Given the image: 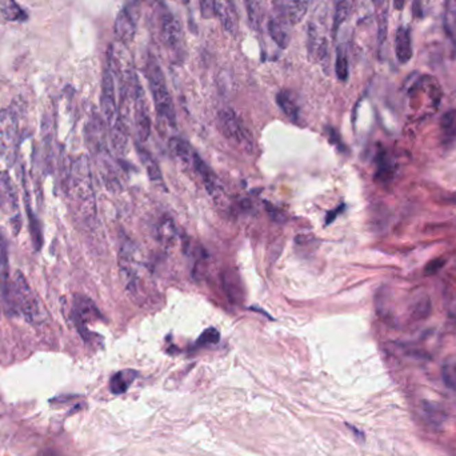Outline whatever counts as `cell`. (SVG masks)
Segmentation results:
<instances>
[{"label": "cell", "instance_id": "6da1fadb", "mask_svg": "<svg viewBox=\"0 0 456 456\" xmlns=\"http://www.w3.org/2000/svg\"><path fill=\"white\" fill-rule=\"evenodd\" d=\"M66 193L75 223L82 228L91 230L95 226L97 210L93 173L87 156H79L72 163L66 182Z\"/></svg>", "mask_w": 456, "mask_h": 456}, {"label": "cell", "instance_id": "7a4b0ae2", "mask_svg": "<svg viewBox=\"0 0 456 456\" xmlns=\"http://www.w3.org/2000/svg\"><path fill=\"white\" fill-rule=\"evenodd\" d=\"M145 75H147L151 94L154 97V104H155L158 117L160 119L165 120L171 127H175L176 114H175L173 101L168 91L165 73L152 55H149V58H148V62L145 66Z\"/></svg>", "mask_w": 456, "mask_h": 456}, {"label": "cell", "instance_id": "3957f363", "mask_svg": "<svg viewBox=\"0 0 456 456\" xmlns=\"http://www.w3.org/2000/svg\"><path fill=\"white\" fill-rule=\"evenodd\" d=\"M14 302L16 312H21L28 323L40 324L47 319L45 306L21 271L14 275Z\"/></svg>", "mask_w": 456, "mask_h": 456}, {"label": "cell", "instance_id": "277c9868", "mask_svg": "<svg viewBox=\"0 0 456 456\" xmlns=\"http://www.w3.org/2000/svg\"><path fill=\"white\" fill-rule=\"evenodd\" d=\"M159 36L163 47L166 48L169 58L173 62H180L184 59L186 46L183 27L179 19L163 4L160 5L159 11Z\"/></svg>", "mask_w": 456, "mask_h": 456}, {"label": "cell", "instance_id": "5b68a950", "mask_svg": "<svg viewBox=\"0 0 456 456\" xmlns=\"http://www.w3.org/2000/svg\"><path fill=\"white\" fill-rule=\"evenodd\" d=\"M19 115L14 108L0 110V160L12 166L19 147Z\"/></svg>", "mask_w": 456, "mask_h": 456}, {"label": "cell", "instance_id": "8992f818", "mask_svg": "<svg viewBox=\"0 0 456 456\" xmlns=\"http://www.w3.org/2000/svg\"><path fill=\"white\" fill-rule=\"evenodd\" d=\"M217 127L221 135L245 152L252 154L255 144L251 132L247 130L239 117L230 108H224L217 114Z\"/></svg>", "mask_w": 456, "mask_h": 456}, {"label": "cell", "instance_id": "52a82bcc", "mask_svg": "<svg viewBox=\"0 0 456 456\" xmlns=\"http://www.w3.org/2000/svg\"><path fill=\"white\" fill-rule=\"evenodd\" d=\"M132 110H134V121L138 138L142 142H145L151 134V118L148 114L143 90L138 77H135L132 84Z\"/></svg>", "mask_w": 456, "mask_h": 456}, {"label": "cell", "instance_id": "ba28073f", "mask_svg": "<svg viewBox=\"0 0 456 456\" xmlns=\"http://www.w3.org/2000/svg\"><path fill=\"white\" fill-rule=\"evenodd\" d=\"M0 296L5 310L11 315L18 313L14 302V278L10 275L7 241L0 237Z\"/></svg>", "mask_w": 456, "mask_h": 456}, {"label": "cell", "instance_id": "9c48e42d", "mask_svg": "<svg viewBox=\"0 0 456 456\" xmlns=\"http://www.w3.org/2000/svg\"><path fill=\"white\" fill-rule=\"evenodd\" d=\"M136 4L135 1L125 5L118 15L115 21V36L120 45L127 46L130 45L136 34Z\"/></svg>", "mask_w": 456, "mask_h": 456}, {"label": "cell", "instance_id": "30bf717a", "mask_svg": "<svg viewBox=\"0 0 456 456\" xmlns=\"http://www.w3.org/2000/svg\"><path fill=\"white\" fill-rule=\"evenodd\" d=\"M192 167L203 180L206 191L208 192V195L211 196V199L215 202L216 204L221 206L223 203H226V193H224V189H223L220 180L216 178L213 169L204 163V160L197 154H195Z\"/></svg>", "mask_w": 456, "mask_h": 456}, {"label": "cell", "instance_id": "8fae6325", "mask_svg": "<svg viewBox=\"0 0 456 456\" xmlns=\"http://www.w3.org/2000/svg\"><path fill=\"white\" fill-rule=\"evenodd\" d=\"M0 211L10 216L12 223L19 220V199L12 179L5 171L0 172Z\"/></svg>", "mask_w": 456, "mask_h": 456}, {"label": "cell", "instance_id": "7c38bea8", "mask_svg": "<svg viewBox=\"0 0 456 456\" xmlns=\"http://www.w3.org/2000/svg\"><path fill=\"white\" fill-rule=\"evenodd\" d=\"M73 319L76 323V327L79 333L84 339H87L88 331H87V323L90 320H95L100 317V312L97 311L95 304L84 296H76L73 302Z\"/></svg>", "mask_w": 456, "mask_h": 456}, {"label": "cell", "instance_id": "4fadbf2b", "mask_svg": "<svg viewBox=\"0 0 456 456\" xmlns=\"http://www.w3.org/2000/svg\"><path fill=\"white\" fill-rule=\"evenodd\" d=\"M214 15L230 35L235 36L239 29V15L232 0H214Z\"/></svg>", "mask_w": 456, "mask_h": 456}, {"label": "cell", "instance_id": "5bb4252c", "mask_svg": "<svg viewBox=\"0 0 456 456\" xmlns=\"http://www.w3.org/2000/svg\"><path fill=\"white\" fill-rule=\"evenodd\" d=\"M221 288L227 299L232 304H241L244 302V287L239 274L235 269H224L221 272Z\"/></svg>", "mask_w": 456, "mask_h": 456}, {"label": "cell", "instance_id": "9a60e30c", "mask_svg": "<svg viewBox=\"0 0 456 456\" xmlns=\"http://www.w3.org/2000/svg\"><path fill=\"white\" fill-rule=\"evenodd\" d=\"M395 55L402 64H406L412 58V39L408 27L400 25L395 34Z\"/></svg>", "mask_w": 456, "mask_h": 456}, {"label": "cell", "instance_id": "2e32d148", "mask_svg": "<svg viewBox=\"0 0 456 456\" xmlns=\"http://www.w3.org/2000/svg\"><path fill=\"white\" fill-rule=\"evenodd\" d=\"M395 175V163L391 156L385 152L384 148H381L376 155V171H375V180L378 183H389Z\"/></svg>", "mask_w": 456, "mask_h": 456}, {"label": "cell", "instance_id": "e0dca14e", "mask_svg": "<svg viewBox=\"0 0 456 456\" xmlns=\"http://www.w3.org/2000/svg\"><path fill=\"white\" fill-rule=\"evenodd\" d=\"M138 151H139V158H141V160H142V163L145 167V171H147L148 178L152 182V184H155L156 187H159L162 190H166V183H165V179H163V173H162V169L159 167L158 162L145 149L138 148Z\"/></svg>", "mask_w": 456, "mask_h": 456}, {"label": "cell", "instance_id": "ac0fdd59", "mask_svg": "<svg viewBox=\"0 0 456 456\" xmlns=\"http://www.w3.org/2000/svg\"><path fill=\"white\" fill-rule=\"evenodd\" d=\"M288 23L286 19L276 15L268 22V31L272 40L280 48H287L289 45V32H288Z\"/></svg>", "mask_w": 456, "mask_h": 456}, {"label": "cell", "instance_id": "d6986e66", "mask_svg": "<svg viewBox=\"0 0 456 456\" xmlns=\"http://www.w3.org/2000/svg\"><path fill=\"white\" fill-rule=\"evenodd\" d=\"M276 103H278V106L280 107V110L283 111V114L287 117L288 119L292 120L295 123L299 120V118H300V108H299V104H298L295 96L291 91H287V90L280 91L276 95Z\"/></svg>", "mask_w": 456, "mask_h": 456}, {"label": "cell", "instance_id": "ffe728a7", "mask_svg": "<svg viewBox=\"0 0 456 456\" xmlns=\"http://www.w3.org/2000/svg\"><path fill=\"white\" fill-rule=\"evenodd\" d=\"M169 149L171 152L180 160L183 162L184 165L187 166H191L193 163V158H195V151L192 149L191 145L187 143L186 141L180 139V138H171L169 139Z\"/></svg>", "mask_w": 456, "mask_h": 456}, {"label": "cell", "instance_id": "44dd1931", "mask_svg": "<svg viewBox=\"0 0 456 456\" xmlns=\"http://www.w3.org/2000/svg\"><path fill=\"white\" fill-rule=\"evenodd\" d=\"M0 12L8 22H27L28 14L15 0H0Z\"/></svg>", "mask_w": 456, "mask_h": 456}, {"label": "cell", "instance_id": "7402d4cb", "mask_svg": "<svg viewBox=\"0 0 456 456\" xmlns=\"http://www.w3.org/2000/svg\"><path fill=\"white\" fill-rule=\"evenodd\" d=\"M136 375H138L136 371H132V370H124V371L117 372L110 381L111 392L115 395L124 394L131 383L135 381Z\"/></svg>", "mask_w": 456, "mask_h": 456}, {"label": "cell", "instance_id": "603a6c76", "mask_svg": "<svg viewBox=\"0 0 456 456\" xmlns=\"http://www.w3.org/2000/svg\"><path fill=\"white\" fill-rule=\"evenodd\" d=\"M243 1L247 10L250 23L255 29H258L263 21L264 0H243Z\"/></svg>", "mask_w": 456, "mask_h": 456}, {"label": "cell", "instance_id": "cb8c5ba5", "mask_svg": "<svg viewBox=\"0 0 456 456\" xmlns=\"http://www.w3.org/2000/svg\"><path fill=\"white\" fill-rule=\"evenodd\" d=\"M158 238H159V241L166 247L173 244L175 238H176V230H175V224H173L172 219H169V217L162 219V221L158 227Z\"/></svg>", "mask_w": 456, "mask_h": 456}, {"label": "cell", "instance_id": "d4e9b609", "mask_svg": "<svg viewBox=\"0 0 456 456\" xmlns=\"http://www.w3.org/2000/svg\"><path fill=\"white\" fill-rule=\"evenodd\" d=\"M444 27L447 35L454 40V43H456V0L446 1Z\"/></svg>", "mask_w": 456, "mask_h": 456}, {"label": "cell", "instance_id": "484cf974", "mask_svg": "<svg viewBox=\"0 0 456 456\" xmlns=\"http://www.w3.org/2000/svg\"><path fill=\"white\" fill-rule=\"evenodd\" d=\"M335 72L336 76L340 82H346L348 79L350 66H348V58H347L346 48L343 46H339L336 51Z\"/></svg>", "mask_w": 456, "mask_h": 456}, {"label": "cell", "instance_id": "4316f807", "mask_svg": "<svg viewBox=\"0 0 456 456\" xmlns=\"http://www.w3.org/2000/svg\"><path fill=\"white\" fill-rule=\"evenodd\" d=\"M351 5L348 0H337L335 5V14H334V24H333V32L334 36L337 34L340 25L344 23L350 15Z\"/></svg>", "mask_w": 456, "mask_h": 456}, {"label": "cell", "instance_id": "83f0119b", "mask_svg": "<svg viewBox=\"0 0 456 456\" xmlns=\"http://www.w3.org/2000/svg\"><path fill=\"white\" fill-rule=\"evenodd\" d=\"M440 128L448 138H456V110L447 111L440 119Z\"/></svg>", "mask_w": 456, "mask_h": 456}, {"label": "cell", "instance_id": "f1b7e54d", "mask_svg": "<svg viewBox=\"0 0 456 456\" xmlns=\"http://www.w3.org/2000/svg\"><path fill=\"white\" fill-rule=\"evenodd\" d=\"M387 15H388L387 4H384V7L382 4V7L379 8V32H378L379 48H382L387 38Z\"/></svg>", "mask_w": 456, "mask_h": 456}, {"label": "cell", "instance_id": "f546056e", "mask_svg": "<svg viewBox=\"0 0 456 456\" xmlns=\"http://www.w3.org/2000/svg\"><path fill=\"white\" fill-rule=\"evenodd\" d=\"M219 340H220V334H219V331L215 330V328H208V330H206V331L200 335L199 340L196 341V346H197V347H202V346L216 344V343H219Z\"/></svg>", "mask_w": 456, "mask_h": 456}, {"label": "cell", "instance_id": "4dcf8cb0", "mask_svg": "<svg viewBox=\"0 0 456 456\" xmlns=\"http://www.w3.org/2000/svg\"><path fill=\"white\" fill-rule=\"evenodd\" d=\"M443 381L444 383L447 384L450 388L456 389V367L451 365V364H446L443 367Z\"/></svg>", "mask_w": 456, "mask_h": 456}, {"label": "cell", "instance_id": "1f68e13d", "mask_svg": "<svg viewBox=\"0 0 456 456\" xmlns=\"http://www.w3.org/2000/svg\"><path fill=\"white\" fill-rule=\"evenodd\" d=\"M444 264H446V261L444 259H442V258H439V259H432V261H430L429 263H427V265L424 267V272H426V275H435L436 272H439L443 267H444Z\"/></svg>", "mask_w": 456, "mask_h": 456}, {"label": "cell", "instance_id": "d6a6232c", "mask_svg": "<svg viewBox=\"0 0 456 456\" xmlns=\"http://www.w3.org/2000/svg\"><path fill=\"white\" fill-rule=\"evenodd\" d=\"M200 8L204 18H211L214 15V0H200Z\"/></svg>", "mask_w": 456, "mask_h": 456}, {"label": "cell", "instance_id": "836d02e7", "mask_svg": "<svg viewBox=\"0 0 456 456\" xmlns=\"http://www.w3.org/2000/svg\"><path fill=\"white\" fill-rule=\"evenodd\" d=\"M327 134H328V139H330L331 143L341 147V141H340V138H339V135H337V132L334 128H327Z\"/></svg>", "mask_w": 456, "mask_h": 456}, {"label": "cell", "instance_id": "e575fe53", "mask_svg": "<svg viewBox=\"0 0 456 456\" xmlns=\"http://www.w3.org/2000/svg\"><path fill=\"white\" fill-rule=\"evenodd\" d=\"M343 210H344V204H341L340 207H337V208L334 210V211L328 213V214H327V219H326V224H330V223H333V221L335 220L336 216L339 215V214H340Z\"/></svg>", "mask_w": 456, "mask_h": 456}, {"label": "cell", "instance_id": "d590c367", "mask_svg": "<svg viewBox=\"0 0 456 456\" xmlns=\"http://www.w3.org/2000/svg\"><path fill=\"white\" fill-rule=\"evenodd\" d=\"M405 3H406V0H394V5L398 11H400L405 7Z\"/></svg>", "mask_w": 456, "mask_h": 456}, {"label": "cell", "instance_id": "8d00e7d4", "mask_svg": "<svg viewBox=\"0 0 456 456\" xmlns=\"http://www.w3.org/2000/svg\"><path fill=\"white\" fill-rule=\"evenodd\" d=\"M178 1H180V3H183V4H187V3H190V0H178Z\"/></svg>", "mask_w": 456, "mask_h": 456}]
</instances>
